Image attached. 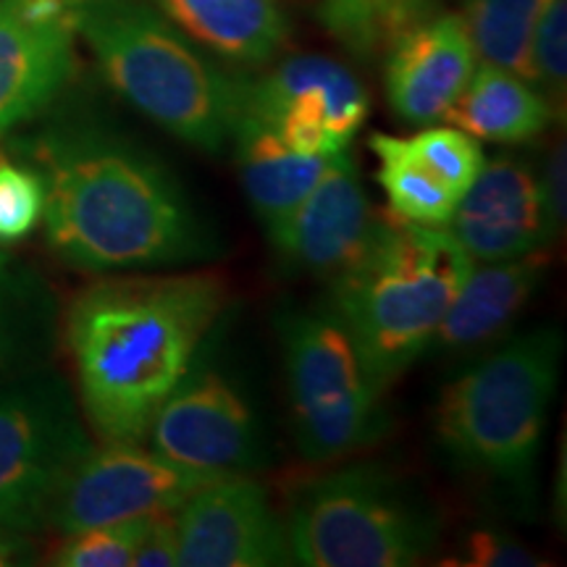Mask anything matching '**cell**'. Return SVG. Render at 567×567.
<instances>
[{"instance_id": "1", "label": "cell", "mask_w": 567, "mask_h": 567, "mask_svg": "<svg viewBox=\"0 0 567 567\" xmlns=\"http://www.w3.org/2000/svg\"><path fill=\"white\" fill-rule=\"evenodd\" d=\"M30 163L45 182V237L87 274L142 271L213 252L208 226L153 153L116 134L71 126L42 134Z\"/></svg>"}, {"instance_id": "2", "label": "cell", "mask_w": 567, "mask_h": 567, "mask_svg": "<svg viewBox=\"0 0 567 567\" xmlns=\"http://www.w3.org/2000/svg\"><path fill=\"white\" fill-rule=\"evenodd\" d=\"M224 308V279L205 271L116 276L71 302L69 352L101 442H145Z\"/></svg>"}, {"instance_id": "3", "label": "cell", "mask_w": 567, "mask_h": 567, "mask_svg": "<svg viewBox=\"0 0 567 567\" xmlns=\"http://www.w3.org/2000/svg\"><path fill=\"white\" fill-rule=\"evenodd\" d=\"M471 268L446 226L375 216L365 250L331 279L329 297L375 394L425 354Z\"/></svg>"}, {"instance_id": "4", "label": "cell", "mask_w": 567, "mask_h": 567, "mask_svg": "<svg viewBox=\"0 0 567 567\" xmlns=\"http://www.w3.org/2000/svg\"><path fill=\"white\" fill-rule=\"evenodd\" d=\"M76 32L111 87L172 137L205 153L231 140L243 84L213 66L161 11L140 0H87Z\"/></svg>"}, {"instance_id": "5", "label": "cell", "mask_w": 567, "mask_h": 567, "mask_svg": "<svg viewBox=\"0 0 567 567\" xmlns=\"http://www.w3.org/2000/svg\"><path fill=\"white\" fill-rule=\"evenodd\" d=\"M563 331H526L457 375L436 408V442L465 471L520 484L530 476L563 371Z\"/></svg>"}, {"instance_id": "6", "label": "cell", "mask_w": 567, "mask_h": 567, "mask_svg": "<svg viewBox=\"0 0 567 567\" xmlns=\"http://www.w3.org/2000/svg\"><path fill=\"white\" fill-rule=\"evenodd\" d=\"M436 509L386 467L350 465L297 492L287 517L292 563L308 567H410L439 547Z\"/></svg>"}, {"instance_id": "7", "label": "cell", "mask_w": 567, "mask_h": 567, "mask_svg": "<svg viewBox=\"0 0 567 567\" xmlns=\"http://www.w3.org/2000/svg\"><path fill=\"white\" fill-rule=\"evenodd\" d=\"M297 450L318 465L337 463L386 436L381 394L368 384L352 339L326 310L279 318Z\"/></svg>"}, {"instance_id": "8", "label": "cell", "mask_w": 567, "mask_h": 567, "mask_svg": "<svg viewBox=\"0 0 567 567\" xmlns=\"http://www.w3.org/2000/svg\"><path fill=\"white\" fill-rule=\"evenodd\" d=\"M90 446L61 386L0 392V528L24 536L48 526L63 478Z\"/></svg>"}, {"instance_id": "9", "label": "cell", "mask_w": 567, "mask_h": 567, "mask_svg": "<svg viewBox=\"0 0 567 567\" xmlns=\"http://www.w3.org/2000/svg\"><path fill=\"white\" fill-rule=\"evenodd\" d=\"M210 476L140 444L103 442L76 460L55 494L48 526L61 534L174 513Z\"/></svg>"}, {"instance_id": "10", "label": "cell", "mask_w": 567, "mask_h": 567, "mask_svg": "<svg viewBox=\"0 0 567 567\" xmlns=\"http://www.w3.org/2000/svg\"><path fill=\"white\" fill-rule=\"evenodd\" d=\"M368 111V92L350 69L323 55H292L264 80L243 84L237 116L264 124L295 153L339 155Z\"/></svg>"}, {"instance_id": "11", "label": "cell", "mask_w": 567, "mask_h": 567, "mask_svg": "<svg viewBox=\"0 0 567 567\" xmlns=\"http://www.w3.org/2000/svg\"><path fill=\"white\" fill-rule=\"evenodd\" d=\"M147 442L172 463L210 478L247 473L264 460L260 425L245 392L200 354L155 413Z\"/></svg>"}, {"instance_id": "12", "label": "cell", "mask_w": 567, "mask_h": 567, "mask_svg": "<svg viewBox=\"0 0 567 567\" xmlns=\"http://www.w3.org/2000/svg\"><path fill=\"white\" fill-rule=\"evenodd\" d=\"M179 567L292 565L287 523L247 473L218 476L176 509Z\"/></svg>"}, {"instance_id": "13", "label": "cell", "mask_w": 567, "mask_h": 567, "mask_svg": "<svg viewBox=\"0 0 567 567\" xmlns=\"http://www.w3.org/2000/svg\"><path fill=\"white\" fill-rule=\"evenodd\" d=\"M76 17L61 0H0V134L38 116L66 84Z\"/></svg>"}, {"instance_id": "14", "label": "cell", "mask_w": 567, "mask_h": 567, "mask_svg": "<svg viewBox=\"0 0 567 567\" xmlns=\"http://www.w3.org/2000/svg\"><path fill=\"white\" fill-rule=\"evenodd\" d=\"M446 226L473 264H496L555 245L536 166L507 153L484 161Z\"/></svg>"}, {"instance_id": "15", "label": "cell", "mask_w": 567, "mask_h": 567, "mask_svg": "<svg viewBox=\"0 0 567 567\" xmlns=\"http://www.w3.org/2000/svg\"><path fill=\"white\" fill-rule=\"evenodd\" d=\"M375 216L358 163L344 151L268 239L284 266L334 279L365 250Z\"/></svg>"}, {"instance_id": "16", "label": "cell", "mask_w": 567, "mask_h": 567, "mask_svg": "<svg viewBox=\"0 0 567 567\" xmlns=\"http://www.w3.org/2000/svg\"><path fill=\"white\" fill-rule=\"evenodd\" d=\"M463 17L410 24L392 42L386 61V97L396 118L413 126L442 122L478 66Z\"/></svg>"}, {"instance_id": "17", "label": "cell", "mask_w": 567, "mask_h": 567, "mask_svg": "<svg viewBox=\"0 0 567 567\" xmlns=\"http://www.w3.org/2000/svg\"><path fill=\"white\" fill-rule=\"evenodd\" d=\"M549 266V247L496 264H473L425 352L457 358L496 342L526 310Z\"/></svg>"}, {"instance_id": "18", "label": "cell", "mask_w": 567, "mask_h": 567, "mask_svg": "<svg viewBox=\"0 0 567 567\" xmlns=\"http://www.w3.org/2000/svg\"><path fill=\"white\" fill-rule=\"evenodd\" d=\"M231 140L245 197L258 221L271 231L323 179L337 155H302L289 151L264 124L237 116Z\"/></svg>"}, {"instance_id": "19", "label": "cell", "mask_w": 567, "mask_h": 567, "mask_svg": "<svg viewBox=\"0 0 567 567\" xmlns=\"http://www.w3.org/2000/svg\"><path fill=\"white\" fill-rule=\"evenodd\" d=\"M182 34L231 63L271 61L287 40L279 0H155Z\"/></svg>"}, {"instance_id": "20", "label": "cell", "mask_w": 567, "mask_h": 567, "mask_svg": "<svg viewBox=\"0 0 567 567\" xmlns=\"http://www.w3.org/2000/svg\"><path fill=\"white\" fill-rule=\"evenodd\" d=\"M555 116L547 95L536 90L534 82L486 61H481L457 101L444 113L446 122L471 137L499 145L542 137Z\"/></svg>"}, {"instance_id": "21", "label": "cell", "mask_w": 567, "mask_h": 567, "mask_svg": "<svg viewBox=\"0 0 567 567\" xmlns=\"http://www.w3.org/2000/svg\"><path fill=\"white\" fill-rule=\"evenodd\" d=\"M368 145L379 161V184L394 216L423 226H446L460 197L429 172L410 140L375 132Z\"/></svg>"}, {"instance_id": "22", "label": "cell", "mask_w": 567, "mask_h": 567, "mask_svg": "<svg viewBox=\"0 0 567 567\" xmlns=\"http://www.w3.org/2000/svg\"><path fill=\"white\" fill-rule=\"evenodd\" d=\"M542 0H467L465 27L478 59L534 82L530 34Z\"/></svg>"}, {"instance_id": "23", "label": "cell", "mask_w": 567, "mask_h": 567, "mask_svg": "<svg viewBox=\"0 0 567 567\" xmlns=\"http://www.w3.org/2000/svg\"><path fill=\"white\" fill-rule=\"evenodd\" d=\"M45 213V182L32 163L0 153V245H17Z\"/></svg>"}, {"instance_id": "24", "label": "cell", "mask_w": 567, "mask_h": 567, "mask_svg": "<svg viewBox=\"0 0 567 567\" xmlns=\"http://www.w3.org/2000/svg\"><path fill=\"white\" fill-rule=\"evenodd\" d=\"M410 145L417 158L429 166V172L457 197L471 187V182L484 166V151H481L478 140L457 126L429 124L415 137H410Z\"/></svg>"}, {"instance_id": "25", "label": "cell", "mask_w": 567, "mask_h": 567, "mask_svg": "<svg viewBox=\"0 0 567 567\" xmlns=\"http://www.w3.org/2000/svg\"><path fill=\"white\" fill-rule=\"evenodd\" d=\"M534 84L542 87L559 118L567 92V0H542L534 34H530Z\"/></svg>"}, {"instance_id": "26", "label": "cell", "mask_w": 567, "mask_h": 567, "mask_svg": "<svg viewBox=\"0 0 567 567\" xmlns=\"http://www.w3.org/2000/svg\"><path fill=\"white\" fill-rule=\"evenodd\" d=\"M145 526L147 517H142L63 534L51 563L59 567H132Z\"/></svg>"}, {"instance_id": "27", "label": "cell", "mask_w": 567, "mask_h": 567, "mask_svg": "<svg viewBox=\"0 0 567 567\" xmlns=\"http://www.w3.org/2000/svg\"><path fill=\"white\" fill-rule=\"evenodd\" d=\"M24 276L0 255V371L27 347L32 331L34 297Z\"/></svg>"}, {"instance_id": "28", "label": "cell", "mask_w": 567, "mask_h": 567, "mask_svg": "<svg viewBox=\"0 0 567 567\" xmlns=\"http://www.w3.org/2000/svg\"><path fill=\"white\" fill-rule=\"evenodd\" d=\"M446 565L465 567H534L542 565L534 551L523 547L520 542L496 530H473L465 536L457 557Z\"/></svg>"}, {"instance_id": "29", "label": "cell", "mask_w": 567, "mask_h": 567, "mask_svg": "<svg viewBox=\"0 0 567 567\" xmlns=\"http://www.w3.org/2000/svg\"><path fill=\"white\" fill-rule=\"evenodd\" d=\"M538 172V168H536ZM538 184H542L544 213H547V226L551 239L563 237L567 221V151L565 140L551 145V151L544 158L542 172H538Z\"/></svg>"}, {"instance_id": "30", "label": "cell", "mask_w": 567, "mask_h": 567, "mask_svg": "<svg viewBox=\"0 0 567 567\" xmlns=\"http://www.w3.org/2000/svg\"><path fill=\"white\" fill-rule=\"evenodd\" d=\"M179 565V530L174 513H158L147 517V526L134 551L132 567H176Z\"/></svg>"}, {"instance_id": "31", "label": "cell", "mask_w": 567, "mask_h": 567, "mask_svg": "<svg viewBox=\"0 0 567 567\" xmlns=\"http://www.w3.org/2000/svg\"><path fill=\"white\" fill-rule=\"evenodd\" d=\"M27 559H30V547H27L24 536L0 528V567L21 565Z\"/></svg>"}, {"instance_id": "32", "label": "cell", "mask_w": 567, "mask_h": 567, "mask_svg": "<svg viewBox=\"0 0 567 567\" xmlns=\"http://www.w3.org/2000/svg\"><path fill=\"white\" fill-rule=\"evenodd\" d=\"M375 3L386 6V9L400 11V13H405V17L413 19L417 11L425 9V3H429V0H375Z\"/></svg>"}, {"instance_id": "33", "label": "cell", "mask_w": 567, "mask_h": 567, "mask_svg": "<svg viewBox=\"0 0 567 567\" xmlns=\"http://www.w3.org/2000/svg\"><path fill=\"white\" fill-rule=\"evenodd\" d=\"M61 3H66V6H71V9H82L84 3H87V0H61Z\"/></svg>"}]
</instances>
